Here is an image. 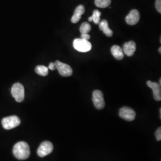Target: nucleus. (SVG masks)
<instances>
[{
    "label": "nucleus",
    "mask_w": 161,
    "mask_h": 161,
    "mask_svg": "<svg viewBox=\"0 0 161 161\" xmlns=\"http://www.w3.org/2000/svg\"><path fill=\"white\" fill-rule=\"evenodd\" d=\"M13 155L19 160H25L30 156L29 145L24 142H19L15 144L13 149Z\"/></svg>",
    "instance_id": "1"
},
{
    "label": "nucleus",
    "mask_w": 161,
    "mask_h": 161,
    "mask_svg": "<svg viewBox=\"0 0 161 161\" xmlns=\"http://www.w3.org/2000/svg\"><path fill=\"white\" fill-rule=\"evenodd\" d=\"M73 46L75 50L80 52L86 53L91 50L92 48V44L88 40L82 38H76L73 42Z\"/></svg>",
    "instance_id": "2"
},
{
    "label": "nucleus",
    "mask_w": 161,
    "mask_h": 161,
    "mask_svg": "<svg viewBox=\"0 0 161 161\" xmlns=\"http://www.w3.org/2000/svg\"><path fill=\"white\" fill-rule=\"evenodd\" d=\"M12 96L17 102H22L25 98V89L20 83L14 84L11 90Z\"/></svg>",
    "instance_id": "3"
},
{
    "label": "nucleus",
    "mask_w": 161,
    "mask_h": 161,
    "mask_svg": "<svg viewBox=\"0 0 161 161\" xmlns=\"http://www.w3.org/2000/svg\"><path fill=\"white\" fill-rule=\"evenodd\" d=\"M20 124V119L17 116H10L3 118L2 125L6 130H11L19 126Z\"/></svg>",
    "instance_id": "4"
},
{
    "label": "nucleus",
    "mask_w": 161,
    "mask_h": 161,
    "mask_svg": "<svg viewBox=\"0 0 161 161\" xmlns=\"http://www.w3.org/2000/svg\"><path fill=\"white\" fill-rule=\"evenodd\" d=\"M92 102L96 109H103L105 106L103 92L100 90L94 91L92 93Z\"/></svg>",
    "instance_id": "5"
},
{
    "label": "nucleus",
    "mask_w": 161,
    "mask_h": 161,
    "mask_svg": "<svg viewBox=\"0 0 161 161\" xmlns=\"http://www.w3.org/2000/svg\"><path fill=\"white\" fill-rule=\"evenodd\" d=\"M56 68L58 69V73L62 76L68 77L71 76L73 73V70L72 68L67 64L62 63L58 60L55 62Z\"/></svg>",
    "instance_id": "6"
},
{
    "label": "nucleus",
    "mask_w": 161,
    "mask_h": 161,
    "mask_svg": "<svg viewBox=\"0 0 161 161\" xmlns=\"http://www.w3.org/2000/svg\"><path fill=\"white\" fill-rule=\"evenodd\" d=\"M53 150V145L51 142L46 141L42 142L37 150V154L41 158L45 157L50 154Z\"/></svg>",
    "instance_id": "7"
},
{
    "label": "nucleus",
    "mask_w": 161,
    "mask_h": 161,
    "mask_svg": "<svg viewBox=\"0 0 161 161\" xmlns=\"http://www.w3.org/2000/svg\"><path fill=\"white\" fill-rule=\"evenodd\" d=\"M119 115L121 118L127 121H134L136 114L134 110L128 107H123L119 110Z\"/></svg>",
    "instance_id": "8"
},
{
    "label": "nucleus",
    "mask_w": 161,
    "mask_h": 161,
    "mask_svg": "<svg viewBox=\"0 0 161 161\" xmlns=\"http://www.w3.org/2000/svg\"><path fill=\"white\" fill-rule=\"evenodd\" d=\"M147 86L150 87L153 94V97L156 101L161 100V85L155 82H152L151 80H148L147 82Z\"/></svg>",
    "instance_id": "9"
},
{
    "label": "nucleus",
    "mask_w": 161,
    "mask_h": 161,
    "mask_svg": "<svg viewBox=\"0 0 161 161\" xmlns=\"http://www.w3.org/2000/svg\"><path fill=\"white\" fill-rule=\"evenodd\" d=\"M140 13L137 10L134 9L129 13L125 18V21L127 24L130 25H135L140 20Z\"/></svg>",
    "instance_id": "10"
},
{
    "label": "nucleus",
    "mask_w": 161,
    "mask_h": 161,
    "mask_svg": "<svg viewBox=\"0 0 161 161\" xmlns=\"http://www.w3.org/2000/svg\"><path fill=\"white\" fill-rule=\"evenodd\" d=\"M122 50L127 56H132L136 50V44L135 42L130 41L125 43L122 47Z\"/></svg>",
    "instance_id": "11"
},
{
    "label": "nucleus",
    "mask_w": 161,
    "mask_h": 161,
    "mask_svg": "<svg viewBox=\"0 0 161 161\" xmlns=\"http://www.w3.org/2000/svg\"><path fill=\"white\" fill-rule=\"evenodd\" d=\"M85 12V7L82 5H80L78 6L75 9L74 14L71 19L72 23H78L81 18V16Z\"/></svg>",
    "instance_id": "12"
},
{
    "label": "nucleus",
    "mask_w": 161,
    "mask_h": 161,
    "mask_svg": "<svg viewBox=\"0 0 161 161\" xmlns=\"http://www.w3.org/2000/svg\"><path fill=\"white\" fill-rule=\"evenodd\" d=\"M99 29L103 32L104 34L108 36H112L113 35V32L109 28L108 22L106 20H102L99 23Z\"/></svg>",
    "instance_id": "13"
},
{
    "label": "nucleus",
    "mask_w": 161,
    "mask_h": 161,
    "mask_svg": "<svg viewBox=\"0 0 161 161\" xmlns=\"http://www.w3.org/2000/svg\"><path fill=\"white\" fill-rule=\"evenodd\" d=\"M111 53H112V55L114 56V57L119 60H122L124 56V52H123L122 49L121 48V47L117 46V45L113 46L111 48Z\"/></svg>",
    "instance_id": "14"
},
{
    "label": "nucleus",
    "mask_w": 161,
    "mask_h": 161,
    "mask_svg": "<svg viewBox=\"0 0 161 161\" xmlns=\"http://www.w3.org/2000/svg\"><path fill=\"white\" fill-rule=\"evenodd\" d=\"M35 72L38 74V75H40L42 76H46L47 75H48V68L43 66V65H39L37 66L35 68Z\"/></svg>",
    "instance_id": "15"
},
{
    "label": "nucleus",
    "mask_w": 161,
    "mask_h": 161,
    "mask_svg": "<svg viewBox=\"0 0 161 161\" xmlns=\"http://www.w3.org/2000/svg\"><path fill=\"white\" fill-rule=\"evenodd\" d=\"M111 4V0H95L96 6L100 8H106Z\"/></svg>",
    "instance_id": "16"
},
{
    "label": "nucleus",
    "mask_w": 161,
    "mask_h": 161,
    "mask_svg": "<svg viewBox=\"0 0 161 161\" xmlns=\"http://www.w3.org/2000/svg\"><path fill=\"white\" fill-rule=\"evenodd\" d=\"M92 27L91 25L87 22H84L80 25V31L81 34H88V32L91 31Z\"/></svg>",
    "instance_id": "17"
},
{
    "label": "nucleus",
    "mask_w": 161,
    "mask_h": 161,
    "mask_svg": "<svg viewBox=\"0 0 161 161\" xmlns=\"http://www.w3.org/2000/svg\"><path fill=\"white\" fill-rule=\"evenodd\" d=\"M101 14H102L101 12H99L97 10H94L92 17L93 22L95 24L97 25L100 22V16H101Z\"/></svg>",
    "instance_id": "18"
},
{
    "label": "nucleus",
    "mask_w": 161,
    "mask_h": 161,
    "mask_svg": "<svg viewBox=\"0 0 161 161\" xmlns=\"http://www.w3.org/2000/svg\"><path fill=\"white\" fill-rule=\"evenodd\" d=\"M157 141H161V127H159L158 130H156L155 133Z\"/></svg>",
    "instance_id": "19"
},
{
    "label": "nucleus",
    "mask_w": 161,
    "mask_h": 161,
    "mask_svg": "<svg viewBox=\"0 0 161 161\" xmlns=\"http://www.w3.org/2000/svg\"><path fill=\"white\" fill-rule=\"evenodd\" d=\"M155 7L157 11L161 13V0H156Z\"/></svg>",
    "instance_id": "20"
},
{
    "label": "nucleus",
    "mask_w": 161,
    "mask_h": 161,
    "mask_svg": "<svg viewBox=\"0 0 161 161\" xmlns=\"http://www.w3.org/2000/svg\"><path fill=\"white\" fill-rule=\"evenodd\" d=\"M80 38L85 40H89L90 38V35L88 34H81Z\"/></svg>",
    "instance_id": "21"
},
{
    "label": "nucleus",
    "mask_w": 161,
    "mask_h": 161,
    "mask_svg": "<svg viewBox=\"0 0 161 161\" xmlns=\"http://www.w3.org/2000/svg\"><path fill=\"white\" fill-rule=\"evenodd\" d=\"M48 69H50V70H55V69H56L54 63L51 62V63L50 64H49L48 67Z\"/></svg>",
    "instance_id": "22"
},
{
    "label": "nucleus",
    "mask_w": 161,
    "mask_h": 161,
    "mask_svg": "<svg viewBox=\"0 0 161 161\" xmlns=\"http://www.w3.org/2000/svg\"><path fill=\"white\" fill-rule=\"evenodd\" d=\"M88 21H89V22H92V16H91V17H89V18H88Z\"/></svg>",
    "instance_id": "23"
},
{
    "label": "nucleus",
    "mask_w": 161,
    "mask_h": 161,
    "mask_svg": "<svg viewBox=\"0 0 161 161\" xmlns=\"http://www.w3.org/2000/svg\"><path fill=\"white\" fill-rule=\"evenodd\" d=\"M159 53L161 54V47H159Z\"/></svg>",
    "instance_id": "24"
},
{
    "label": "nucleus",
    "mask_w": 161,
    "mask_h": 161,
    "mask_svg": "<svg viewBox=\"0 0 161 161\" xmlns=\"http://www.w3.org/2000/svg\"><path fill=\"white\" fill-rule=\"evenodd\" d=\"M159 84H160V85H161V79H160V80H159Z\"/></svg>",
    "instance_id": "25"
}]
</instances>
